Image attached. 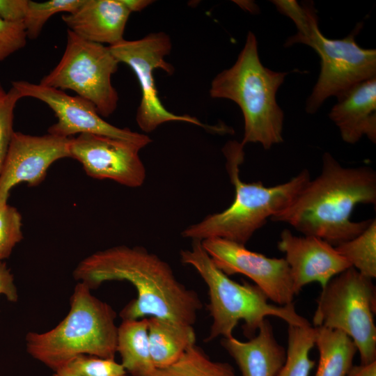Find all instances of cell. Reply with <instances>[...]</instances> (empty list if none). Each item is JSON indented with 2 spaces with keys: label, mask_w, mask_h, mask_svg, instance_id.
I'll return each mask as SVG.
<instances>
[{
  "label": "cell",
  "mask_w": 376,
  "mask_h": 376,
  "mask_svg": "<svg viewBox=\"0 0 376 376\" xmlns=\"http://www.w3.org/2000/svg\"><path fill=\"white\" fill-rule=\"evenodd\" d=\"M75 280L97 289L108 281H127L137 292L120 312L122 320L157 317L194 325L203 304L196 291L178 280L170 265L142 246L119 245L83 259Z\"/></svg>",
  "instance_id": "cell-1"
},
{
  "label": "cell",
  "mask_w": 376,
  "mask_h": 376,
  "mask_svg": "<svg viewBox=\"0 0 376 376\" xmlns=\"http://www.w3.org/2000/svg\"><path fill=\"white\" fill-rule=\"evenodd\" d=\"M375 203V171L368 166L344 167L324 152L320 174L270 220L288 224L304 235L336 246L358 236L372 221H353L350 217L354 207Z\"/></svg>",
  "instance_id": "cell-2"
},
{
  "label": "cell",
  "mask_w": 376,
  "mask_h": 376,
  "mask_svg": "<svg viewBox=\"0 0 376 376\" xmlns=\"http://www.w3.org/2000/svg\"><path fill=\"white\" fill-rule=\"evenodd\" d=\"M241 142L228 141L223 148L226 167L235 188V198L228 207L210 214L182 230L191 240L221 238L244 245L254 233L269 219L288 207L311 180L308 170L301 171L289 181L265 187L260 181L246 182L240 177V166L244 159Z\"/></svg>",
  "instance_id": "cell-3"
},
{
  "label": "cell",
  "mask_w": 376,
  "mask_h": 376,
  "mask_svg": "<svg viewBox=\"0 0 376 376\" xmlns=\"http://www.w3.org/2000/svg\"><path fill=\"white\" fill-rule=\"evenodd\" d=\"M288 73L272 70L260 61L256 36L249 31L235 63L210 84L212 98L232 100L244 118L241 143H260L265 150L283 141L284 113L276 93Z\"/></svg>",
  "instance_id": "cell-4"
},
{
  "label": "cell",
  "mask_w": 376,
  "mask_h": 376,
  "mask_svg": "<svg viewBox=\"0 0 376 376\" xmlns=\"http://www.w3.org/2000/svg\"><path fill=\"white\" fill-rule=\"evenodd\" d=\"M70 304L68 315L54 328L26 334L27 352L54 371L80 354L115 359L118 327L112 307L81 282L75 287Z\"/></svg>",
  "instance_id": "cell-5"
},
{
  "label": "cell",
  "mask_w": 376,
  "mask_h": 376,
  "mask_svg": "<svg viewBox=\"0 0 376 376\" xmlns=\"http://www.w3.org/2000/svg\"><path fill=\"white\" fill-rule=\"evenodd\" d=\"M180 256L183 264L196 269L208 288L207 308L212 323L205 341L210 342L219 336L233 337V331L241 320L244 322L243 334L250 339L269 315L282 319L288 325H311L297 313L293 303L285 306L271 304L255 284L246 281L240 283L230 279L214 265L201 241L192 240L191 248L181 250Z\"/></svg>",
  "instance_id": "cell-6"
},
{
  "label": "cell",
  "mask_w": 376,
  "mask_h": 376,
  "mask_svg": "<svg viewBox=\"0 0 376 376\" xmlns=\"http://www.w3.org/2000/svg\"><path fill=\"white\" fill-rule=\"evenodd\" d=\"M375 311L373 279L350 267L322 288L313 324L344 332L359 351L361 363L366 364L376 361Z\"/></svg>",
  "instance_id": "cell-7"
},
{
  "label": "cell",
  "mask_w": 376,
  "mask_h": 376,
  "mask_svg": "<svg viewBox=\"0 0 376 376\" xmlns=\"http://www.w3.org/2000/svg\"><path fill=\"white\" fill-rule=\"evenodd\" d=\"M362 26L360 22L346 37L331 39L322 33L316 22L306 36L295 35L286 40V47L296 43L308 45L320 58V72L306 102L307 113H315L329 97H338L376 77V49L361 47L356 40Z\"/></svg>",
  "instance_id": "cell-8"
},
{
  "label": "cell",
  "mask_w": 376,
  "mask_h": 376,
  "mask_svg": "<svg viewBox=\"0 0 376 376\" xmlns=\"http://www.w3.org/2000/svg\"><path fill=\"white\" fill-rule=\"evenodd\" d=\"M118 64L109 46L86 40L68 29L60 61L39 84L73 91L93 103L100 116L108 117L118 106V95L111 77Z\"/></svg>",
  "instance_id": "cell-9"
},
{
  "label": "cell",
  "mask_w": 376,
  "mask_h": 376,
  "mask_svg": "<svg viewBox=\"0 0 376 376\" xmlns=\"http://www.w3.org/2000/svg\"><path fill=\"white\" fill-rule=\"evenodd\" d=\"M119 61L124 63L135 73L141 90L136 121L144 132H151L160 125L169 121H180L201 126L219 134L228 132L226 125L208 126L189 115H176L168 111L157 95L153 79L155 69H162L169 75L174 72L173 66L165 57L172 49L171 38L164 32L151 33L134 40H123L109 46Z\"/></svg>",
  "instance_id": "cell-10"
},
{
  "label": "cell",
  "mask_w": 376,
  "mask_h": 376,
  "mask_svg": "<svg viewBox=\"0 0 376 376\" xmlns=\"http://www.w3.org/2000/svg\"><path fill=\"white\" fill-rule=\"evenodd\" d=\"M12 86L22 97L38 99L54 112L57 121L48 128L50 134L70 138L76 134H94L129 141L143 148L151 142L146 134L107 123L93 103L79 95L71 96L62 90L23 80L12 81Z\"/></svg>",
  "instance_id": "cell-11"
},
{
  "label": "cell",
  "mask_w": 376,
  "mask_h": 376,
  "mask_svg": "<svg viewBox=\"0 0 376 376\" xmlns=\"http://www.w3.org/2000/svg\"><path fill=\"white\" fill-rule=\"evenodd\" d=\"M201 244L214 265L226 275L247 276L268 299L279 306L292 303L295 293L285 258H269L221 238L206 239Z\"/></svg>",
  "instance_id": "cell-12"
},
{
  "label": "cell",
  "mask_w": 376,
  "mask_h": 376,
  "mask_svg": "<svg viewBox=\"0 0 376 376\" xmlns=\"http://www.w3.org/2000/svg\"><path fill=\"white\" fill-rule=\"evenodd\" d=\"M143 148L113 137L83 133L70 137V157L81 164L86 173L96 179H109L129 187L141 186L146 169L139 157Z\"/></svg>",
  "instance_id": "cell-13"
},
{
  "label": "cell",
  "mask_w": 376,
  "mask_h": 376,
  "mask_svg": "<svg viewBox=\"0 0 376 376\" xmlns=\"http://www.w3.org/2000/svg\"><path fill=\"white\" fill-rule=\"evenodd\" d=\"M70 141L49 133L33 136L14 131L0 174V202L8 201L11 189L19 183L40 184L54 162L70 157Z\"/></svg>",
  "instance_id": "cell-14"
},
{
  "label": "cell",
  "mask_w": 376,
  "mask_h": 376,
  "mask_svg": "<svg viewBox=\"0 0 376 376\" xmlns=\"http://www.w3.org/2000/svg\"><path fill=\"white\" fill-rule=\"evenodd\" d=\"M278 249L285 254L295 295L313 282L324 288L333 277L352 267L327 242L314 236H297L288 229L281 232Z\"/></svg>",
  "instance_id": "cell-15"
},
{
  "label": "cell",
  "mask_w": 376,
  "mask_h": 376,
  "mask_svg": "<svg viewBox=\"0 0 376 376\" xmlns=\"http://www.w3.org/2000/svg\"><path fill=\"white\" fill-rule=\"evenodd\" d=\"M130 14L121 0H84L75 12L65 13L61 19L79 37L111 46L124 40Z\"/></svg>",
  "instance_id": "cell-16"
},
{
  "label": "cell",
  "mask_w": 376,
  "mask_h": 376,
  "mask_svg": "<svg viewBox=\"0 0 376 376\" xmlns=\"http://www.w3.org/2000/svg\"><path fill=\"white\" fill-rule=\"evenodd\" d=\"M329 118L344 142L354 144L363 136L376 142V77L354 86L337 97Z\"/></svg>",
  "instance_id": "cell-17"
},
{
  "label": "cell",
  "mask_w": 376,
  "mask_h": 376,
  "mask_svg": "<svg viewBox=\"0 0 376 376\" xmlns=\"http://www.w3.org/2000/svg\"><path fill=\"white\" fill-rule=\"evenodd\" d=\"M221 345L235 360L241 376H276L286 357V350L277 342L267 318L249 340L222 338Z\"/></svg>",
  "instance_id": "cell-18"
},
{
  "label": "cell",
  "mask_w": 376,
  "mask_h": 376,
  "mask_svg": "<svg viewBox=\"0 0 376 376\" xmlns=\"http://www.w3.org/2000/svg\"><path fill=\"white\" fill-rule=\"evenodd\" d=\"M148 336L156 369L174 363L196 339L193 325L157 317L148 318Z\"/></svg>",
  "instance_id": "cell-19"
},
{
  "label": "cell",
  "mask_w": 376,
  "mask_h": 376,
  "mask_svg": "<svg viewBox=\"0 0 376 376\" xmlns=\"http://www.w3.org/2000/svg\"><path fill=\"white\" fill-rule=\"evenodd\" d=\"M117 352L132 376H151L155 370L148 336V318L123 320L117 331Z\"/></svg>",
  "instance_id": "cell-20"
},
{
  "label": "cell",
  "mask_w": 376,
  "mask_h": 376,
  "mask_svg": "<svg viewBox=\"0 0 376 376\" xmlns=\"http://www.w3.org/2000/svg\"><path fill=\"white\" fill-rule=\"evenodd\" d=\"M315 345L319 361L315 376H346L353 365L357 349L344 332L324 327H315Z\"/></svg>",
  "instance_id": "cell-21"
},
{
  "label": "cell",
  "mask_w": 376,
  "mask_h": 376,
  "mask_svg": "<svg viewBox=\"0 0 376 376\" xmlns=\"http://www.w3.org/2000/svg\"><path fill=\"white\" fill-rule=\"evenodd\" d=\"M316 330L311 325H288L285 362L276 376H309L315 361L309 357Z\"/></svg>",
  "instance_id": "cell-22"
},
{
  "label": "cell",
  "mask_w": 376,
  "mask_h": 376,
  "mask_svg": "<svg viewBox=\"0 0 376 376\" xmlns=\"http://www.w3.org/2000/svg\"><path fill=\"white\" fill-rule=\"evenodd\" d=\"M151 376H239L227 362L212 360L200 347L191 345L171 366L155 369Z\"/></svg>",
  "instance_id": "cell-23"
},
{
  "label": "cell",
  "mask_w": 376,
  "mask_h": 376,
  "mask_svg": "<svg viewBox=\"0 0 376 376\" xmlns=\"http://www.w3.org/2000/svg\"><path fill=\"white\" fill-rule=\"evenodd\" d=\"M336 250L362 275L376 277V221L356 237L336 246Z\"/></svg>",
  "instance_id": "cell-24"
},
{
  "label": "cell",
  "mask_w": 376,
  "mask_h": 376,
  "mask_svg": "<svg viewBox=\"0 0 376 376\" xmlns=\"http://www.w3.org/2000/svg\"><path fill=\"white\" fill-rule=\"evenodd\" d=\"M84 2V0H49L45 2L28 1L23 20L27 38H37L45 23L54 15L74 13Z\"/></svg>",
  "instance_id": "cell-25"
},
{
  "label": "cell",
  "mask_w": 376,
  "mask_h": 376,
  "mask_svg": "<svg viewBox=\"0 0 376 376\" xmlns=\"http://www.w3.org/2000/svg\"><path fill=\"white\" fill-rule=\"evenodd\" d=\"M22 215L17 209L8 201L0 202V262L8 258L22 240Z\"/></svg>",
  "instance_id": "cell-26"
},
{
  "label": "cell",
  "mask_w": 376,
  "mask_h": 376,
  "mask_svg": "<svg viewBox=\"0 0 376 376\" xmlns=\"http://www.w3.org/2000/svg\"><path fill=\"white\" fill-rule=\"evenodd\" d=\"M65 366L79 376H127L123 365L117 363L115 359L80 354Z\"/></svg>",
  "instance_id": "cell-27"
},
{
  "label": "cell",
  "mask_w": 376,
  "mask_h": 376,
  "mask_svg": "<svg viewBox=\"0 0 376 376\" xmlns=\"http://www.w3.org/2000/svg\"><path fill=\"white\" fill-rule=\"evenodd\" d=\"M277 10L289 17L295 23L297 36H304L310 31L312 25L318 21L316 10L312 3H299L294 0L272 1Z\"/></svg>",
  "instance_id": "cell-28"
},
{
  "label": "cell",
  "mask_w": 376,
  "mask_h": 376,
  "mask_svg": "<svg viewBox=\"0 0 376 376\" xmlns=\"http://www.w3.org/2000/svg\"><path fill=\"white\" fill-rule=\"evenodd\" d=\"M22 98L13 86L7 92L6 99L0 108V174L3 169L9 145L14 132V111L17 102Z\"/></svg>",
  "instance_id": "cell-29"
},
{
  "label": "cell",
  "mask_w": 376,
  "mask_h": 376,
  "mask_svg": "<svg viewBox=\"0 0 376 376\" xmlns=\"http://www.w3.org/2000/svg\"><path fill=\"white\" fill-rule=\"evenodd\" d=\"M26 40L23 22H8L0 17V61L24 47Z\"/></svg>",
  "instance_id": "cell-30"
},
{
  "label": "cell",
  "mask_w": 376,
  "mask_h": 376,
  "mask_svg": "<svg viewBox=\"0 0 376 376\" xmlns=\"http://www.w3.org/2000/svg\"><path fill=\"white\" fill-rule=\"evenodd\" d=\"M29 0H0V17L8 22H23Z\"/></svg>",
  "instance_id": "cell-31"
},
{
  "label": "cell",
  "mask_w": 376,
  "mask_h": 376,
  "mask_svg": "<svg viewBox=\"0 0 376 376\" xmlns=\"http://www.w3.org/2000/svg\"><path fill=\"white\" fill-rule=\"evenodd\" d=\"M5 295L12 302L18 299V293L14 277L5 262H0V295Z\"/></svg>",
  "instance_id": "cell-32"
},
{
  "label": "cell",
  "mask_w": 376,
  "mask_h": 376,
  "mask_svg": "<svg viewBox=\"0 0 376 376\" xmlns=\"http://www.w3.org/2000/svg\"><path fill=\"white\" fill-rule=\"evenodd\" d=\"M346 376H376V361L350 368Z\"/></svg>",
  "instance_id": "cell-33"
},
{
  "label": "cell",
  "mask_w": 376,
  "mask_h": 376,
  "mask_svg": "<svg viewBox=\"0 0 376 376\" xmlns=\"http://www.w3.org/2000/svg\"><path fill=\"white\" fill-rule=\"evenodd\" d=\"M121 1L131 13L141 11L154 2L150 0H121Z\"/></svg>",
  "instance_id": "cell-34"
},
{
  "label": "cell",
  "mask_w": 376,
  "mask_h": 376,
  "mask_svg": "<svg viewBox=\"0 0 376 376\" xmlns=\"http://www.w3.org/2000/svg\"><path fill=\"white\" fill-rule=\"evenodd\" d=\"M54 372L52 376H79L66 366H63Z\"/></svg>",
  "instance_id": "cell-35"
},
{
  "label": "cell",
  "mask_w": 376,
  "mask_h": 376,
  "mask_svg": "<svg viewBox=\"0 0 376 376\" xmlns=\"http://www.w3.org/2000/svg\"><path fill=\"white\" fill-rule=\"evenodd\" d=\"M6 95L7 92L5 91V89L0 83V108L6 99Z\"/></svg>",
  "instance_id": "cell-36"
}]
</instances>
